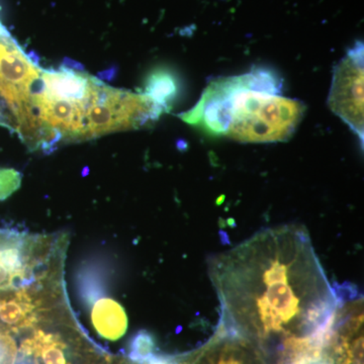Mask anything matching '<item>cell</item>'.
<instances>
[{"label": "cell", "instance_id": "cell-1", "mask_svg": "<svg viewBox=\"0 0 364 364\" xmlns=\"http://www.w3.org/2000/svg\"><path fill=\"white\" fill-rule=\"evenodd\" d=\"M208 267L219 326L252 342L272 364L322 358L338 296L305 228L262 230Z\"/></svg>", "mask_w": 364, "mask_h": 364}, {"label": "cell", "instance_id": "cell-2", "mask_svg": "<svg viewBox=\"0 0 364 364\" xmlns=\"http://www.w3.org/2000/svg\"><path fill=\"white\" fill-rule=\"evenodd\" d=\"M279 90V79L263 69L215 79L196 107L179 117L210 135L237 142H284L294 135L306 107L277 95Z\"/></svg>", "mask_w": 364, "mask_h": 364}, {"label": "cell", "instance_id": "cell-3", "mask_svg": "<svg viewBox=\"0 0 364 364\" xmlns=\"http://www.w3.org/2000/svg\"><path fill=\"white\" fill-rule=\"evenodd\" d=\"M336 287L337 305L323 358L328 364H363V296L353 286Z\"/></svg>", "mask_w": 364, "mask_h": 364}, {"label": "cell", "instance_id": "cell-4", "mask_svg": "<svg viewBox=\"0 0 364 364\" xmlns=\"http://www.w3.org/2000/svg\"><path fill=\"white\" fill-rule=\"evenodd\" d=\"M330 109L363 141V45L358 42L335 67Z\"/></svg>", "mask_w": 364, "mask_h": 364}, {"label": "cell", "instance_id": "cell-5", "mask_svg": "<svg viewBox=\"0 0 364 364\" xmlns=\"http://www.w3.org/2000/svg\"><path fill=\"white\" fill-rule=\"evenodd\" d=\"M182 364H272L249 340L219 326L213 338L198 350L182 356Z\"/></svg>", "mask_w": 364, "mask_h": 364}, {"label": "cell", "instance_id": "cell-6", "mask_svg": "<svg viewBox=\"0 0 364 364\" xmlns=\"http://www.w3.org/2000/svg\"><path fill=\"white\" fill-rule=\"evenodd\" d=\"M176 85L172 75L167 72H156L148 79L145 95L166 111L172 98L176 97Z\"/></svg>", "mask_w": 364, "mask_h": 364}, {"label": "cell", "instance_id": "cell-7", "mask_svg": "<svg viewBox=\"0 0 364 364\" xmlns=\"http://www.w3.org/2000/svg\"><path fill=\"white\" fill-rule=\"evenodd\" d=\"M155 342L148 333L141 332L133 339L131 344L129 359L133 361H143L154 354Z\"/></svg>", "mask_w": 364, "mask_h": 364}, {"label": "cell", "instance_id": "cell-8", "mask_svg": "<svg viewBox=\"0 0 364 364\" xmlns=\"http://www.w3.org/2000/svg\"><path fill=\"white\" fill-rule=\"evenodd\" d=\"M18 348L13 334L0 330V364H16Z\"/></svg>", "mask_w": 364, "mask_h": 364}]
</instances>
